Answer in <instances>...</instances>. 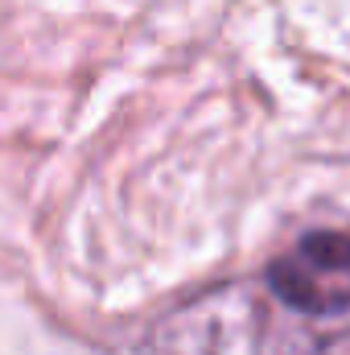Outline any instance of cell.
<instances>
[{"instance_id":"cell-1","label":"cell","mask_w":350,"mask_h":355,"mask_svg":"<svg viewBox=\"0 0 350 355\" xmlns=\"http://www.w3.org/2000/svg\"><path fill=\"white\" fill-rule=\"evenodd\" d=\"M264 289L293 314L342 318L350 314V232H305L288 252L264 268Z\"/></svg>"}]
</instances>
